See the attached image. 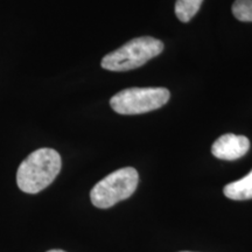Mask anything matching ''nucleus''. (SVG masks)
Returning <instances> with one entry per match:
<instances>
[{
  "label": "nucleus",
  "instance_id": "nucleus-10",
  "mask_svg": "<svg viewBox=\"0 0 252 252\" xmlns=\"http://www.w3.org/2000/svg\"><path fill=\"white\" fill-rule=\"evenodd\" d=\"M182 252H190V251H182Z\"/></svg>",
  "mask_w": 252,
  "mask_h": 252
},
{
  "label": "nucleus",
  "instance_id": "nucleus-8",
  "mask_svg": "<svg viewBox=\"0 0 252 252\" xmlns=\"http://www.w3.org/2000/svg\"><path fill=\"white\" fill-rule=\"evenodd\" d=\"M232 14L239 21L252 23V0H236L232 5Z\"/></svg>",
  "mask_w": 252,
  "mask_h": 252
},
{
  "label": "nucleus",
  "instance_id": "nucleus-7",
  "mask_svg": "<svg viewBox=\"0 0 252 252\" xmlns=\"http://www.w3.org/2000/svg\"><path fill=\"white\" fill-rule=\"evenodd\" d=\"M203 0H176L175 2V15L181 23H189L198 11Z\"/></svg>",
  "mask_w": 252,
  "mask_h": 252
},
{
  "label": "nucleus",
  "instance_id": "nucleus-2",
  "mask_svg": "<svg viewBox=\"0 0 252 252\" xmlns=\"http://www.w3.org/2000/svg\"><path fill=\"white\" fill-rule=\"evenodd\" d=\"M162 50V41L152 36L137 37L104 56L100 65L109 71H128L144 65Z\"/></svg>",
  "mask_w": 252,
  "mask_h": 252
},
{
  "label": "nucleus",
  "instance_id": "nucleus-5",
  "mask_svg": "<svg viewBox=\"0 0 252 252\" xmlns=\"http://www.w3.org/2000/svg\"><path fill=\"white\" fill-rule=\"evenodd\" d=\"M250 140L244 135L226 133L220 135L212 146L214 157L220 160H237L248 153Z\"/></svg>",
  "mask_w": 252,
  "mask_h": 252
},
{
  "label": "nucleus",
  "instance_id": "nucleus-9",
  "mask_svg": "<svg viewBox=\"0 0 252 252\" xmlns=\"http://www.w3.org/2000/svg\"><path fill=\"white\" fill-rule=\"evenodd\" d=\"M47 252H65V251H63V250H49Z\"/></svg>",
  "mask_w": 252,
  "mask_h": 252
},
{
  "label": "nucleus",
  "instance_id": "nucleus-4",
  "mask_svg": "<svg viewBox=\"0 0 252 252\" xmlns=\"http://www.w3.org/2000/svg\"><path fill=\"white\" fill-rule=\"evenodd\" d=\"M166 88H128L110 99L113 111L121 115H140L160 109L169 100Z\"/></svg>",
  "mask_w": 252,
  "mask_h": 252
},
{
  "label": "nucleus",
  "instance_id": "nucleus-3",
  "mask_svg": "<svg viewBox=\"0 0 252 252\" xmlns=\"http://www.w3.org/2000/svg\"><path fill=\"white\" fill-rule=\"evenodd\" d=\"M139 182V175L133 167L117 169L100 180L91 189L90 198L94 207L106 209L134 193Z\"/></svg>",
  "mask_w": 252,
  "mask_h": 252
},
{
  "label": "nucleus",
  "instance_id": "nucleus-6",
  "mask_svg": "<svg viewBox=\"0 0 252 252\" xmlns=\"http://www.w3.org/2000/svg\"><path fill=\"white\" fill-rule=\"evenodd\" d=\"M224 195L230 200L244 201L252 198V171L242 178L231 184L226 185L224 187Z\"/></svg>",
  "mask_w": 252,
  "mask_h": 252
},
{
  "label": "nucleus",
  "instance_id": "nucleus-1",
  "mask_svg": "<svg viewBox=\"0 0 252 252\" xmlns=\"http://www.w3.org/2000/svg\"><path fill=\"white\" fill-rule=\"evenodd\" d=\"M61 157L53 149H39L19 166L18 187L27 194H37L48 187L61 171Z\"/></svg>",
  "mask_w": 252,
  "mask_h": 252
}]
</instances>
